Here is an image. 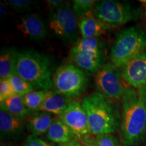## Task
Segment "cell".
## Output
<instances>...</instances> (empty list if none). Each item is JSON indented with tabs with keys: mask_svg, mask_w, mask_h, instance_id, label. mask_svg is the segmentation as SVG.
Listing matches in <instances>:
<instances>
[{
	"mask_svg": "<svg viewBox=\"0 0 146 146\" xmlns=\"http://www.w3.org/2000/svg\"><path fill=\"white\" fill-rule=\"evenodd\" d=\"M121 139L123 146H138L146 135V87H126L123 98Z\"/></svg>",
	"mask_w": 146,
	"mask_h": 146,
	"instance_id": "obj_1",
	"label": "cell"
},
{
	"mask_svg": "<svg viewBox=\"0 0 146 146\" xmlns=\"http://www.w3.org/2000/svg\"><path fill=\"white\" fill-rule=\"evenodd\" d=\"M53 62L50 56L35 50L18 52L15 74L34 89L51 91L53 85Z\"/></svg>",
	"mask_w": 146,
	"mask_h": 146,
	"instance_id": "obj_2",
	"label": "cell"
},
{
	"mask_svg": "<svg viewBox=\"0 0 146 146\" xmlns=\"http://www.w3.org/2000/svg\"><path fill=\"white\" fill-rule=\"evenodd\" d=\"M81 104L87 113L93 135H109L116 131L120 115L110 99L100 92L94 93L85 97Z\"/></svg>",
	"mask_w": 146,
	"mask_h": 146,
	"instance_id": "obj_3",
	"label": "cell"
},
{
	"mask_svg": "<svg viewBox=\"0 0 146 146\" xmlns=\"http://www.w3.org/2000/svg\"><path fill=\"white\" fill-rule=\"evenodd\" d=\"M146 35L137 27H131L120 31L110 51L111 63L120 68L133 58L145 52Z\"/></svg>",
	"mask_w": 146,
	"mask_h": 146,
	"instance_id": "obj_4",
	"label": "cell"
},
{
	"mask_svg": "<svg viewBox=\"0 0 146 146\" xmlns=\"http://www.w3.org/2000/svg\"><path fill=\"white\" fill-rule=\"evenodd\" d=\"M87 83V74L72 64L60 66L53 74L55 92L70 99L81 96L86 89Z\"/></svg>",
	"mask_w": 146,
	"mask_h": 146,
	"instance_id": "obj_5",
	"label": "cell"
},
{
	"mask_svg": "<svg viewBox=\"0 0 146 146\" xmlns=\"http://www.w3.org/2000/svg\"><path fill=\"white\" fill-rule=\"evenodd\" d=\"M93 12L98 19L110 29L129 23L137 14L129 3L113 0L96 1Z\"/></svg>",
	"mask_w": 146,
	"mask_h": 146,
	"instance_id": "obj_6",
	"label": "cell"
},
{
	"mask_svg": "<svg viewBox=\"0 0 146 146\" xmlns=\"http://www.w3.org/2000/svg\"><path fill=\"white\" fill-rule=\"evenodd\" d=\"M49 27L58 37L72 41L78 36V23L74 11L68 3L50 10Z\"/></svg>",
	"mask_w": 146,
	"mask_h": 146,
	"instance_id": "obj_7",
	"label": "cell"
},
{
	"mask_svg": "<svg viewBox=\"0 0 146 146\" xmlns=\"http://www.w3.org/2000/svg\"><path fill=\"white\" fill-rule=\"evenodd\" d=\"M95 82L98 90L109 99L123 98L126 87L119 68L112 63L105 64L96 73Z\"/></svg>",
	"mask_w": 146,
	"mask_h": 146,
	"instance_id": "obj_8",
	"label": "cell"
},
{
	"mask_svg": "<svg viewBox=\"0 0 146 146\" xmlns=\"http://www.w3.org/2000/svg\"><path fill=\"white\" fill-rule=\"evenodd\" d=\"M59 118L78 139L87 141L91 133L88 117L81 104L72 100Z\"/></svg>",
	"mask_w": 146,
	"mask_h": 146,
	"instance_id": "obj_9",
	"label": "cell"
},
{
	"mask_svg": "<svg viewBox=\"0 0 146 146\" xmlns=\"http://www.w3.org/2000/svg\"><path fill=\"white\" fill-rule=\"evenodd\" d=\"M119 69L123 79L131 87H146V52L129 60Z\"/></svg>",
	"mask_w": 146,
	"mask_h": 146,
	"instance_id": "obj_10",
	"label": "cell"
},
{
	"mask_svg": "<svg viewBox=\"0 0 146 146\" xmlns=\"http://www.w3.org/2000/svg\"><path fill=\"white\" fill-rule=\"evenodd\" d=\"M25 121L5 112L0 111V137L1 141H16L25 136Z\"/></svg>",
	"mask_w": 146,
	"mask_h": 146,
	"instance_id": "obj_11",
	"label": "cell"
},
{
	"mask_svg": "<svg viewBox=\"0 0 146 146\" xmlns=\"http://www.w3.org/2000/svg\"><path fill=\"white\" fill-rule=\"evenodd\" d=\"M18 30L29 39L39 41L47 35L46 25L41 17L36 14H29L21 18L17 25Z\"/></svg>",
	"mask_w": 146,
	"mask_h": 146,
	"instance_id": "obj_12",
	"label": "cell"
},
{
	"mask_svg": "<svg viewBox=\"0 0 146 146\" xmlns=\"http://www.w3.org/2000/svg\"><path fill=\"white\" fill-rule=\"evenodd\" d=\"M69 57L78 67L89 72L97 73L105 64V55L103 50L89 54L70 53Z\"/></svg>",
	"mask_w": 146,
	"mask_h": 146,
	"instance_id": "obj_13",
	"label": "cell"
},
{
	"mask_svg": "<svg viewBox=\"0 0 146 146\" xmlns=\"http://www.w3.org/2000/svg\"><path fill=\"white\" fill-rule=\"evenodd\" d=\"M78 29L83 38L99 37L110 28L98 19L91 11L78 21Z\"/></svg>",
	"mask_w": 146,
	"mask_h": 146,
	"instance_id": "obj_14",
	"label": "cell"
},
{
	"mask_svg": "<svg viewBox=\"0 0 146 146\" xmlns=\"http://www.w3.org/2000/svg\"><path fill=\"white\" fill-rule=\"evenodd\" d=\"M54 119L50 113L42 111L31 112L25 120V125L32 135L39 136L46 133Z\"/></svg>",
	"mask_w": 146,
	"mask_h": 146,
	"instance_id": "obj_15",
	"label": "cell"
},
{
	"mask_svg": "<svg viewBox=\"0 0 146 146\" xmlns=\"http://www.w3.org/2000/svg\"><path fill=\"white\" fill-rule=\"evenodd\" d=\"M45 136L49 141L61 144L70 143L74 137L72 131L60 118H54Z\"/></svg>",
	"mask_w": 146,
	"mask_h": 146,
	"instance_id": "obj_16",
	"label": "cell"
},
{
	"mask_svg": "<svg viewBox=\"0 0 146 146\" xmlns=\"http://www.w3.org/2000/svg\"><path fill=\"white\" fill-rule=\"evenodd\" d=\"M71 102L72 99L70 98L51 91L46 100L37 111L46 112L60 116L67 109Z\"/></svg>",
	"mask_w": 146,
	"mask_h": 146,
	"instance_id": "obj_17",
	"label": "cell"
},
{
	"mask_svg": "<svg viewBox=\"0 0 146 146\" xmlns=\"http://www.w3.org/2000/svg\"><path fill=\"white\" fill-rule=\"evenodd\" d=\"M0 106L1 110L5 111L25 122L31 113V111L25 106L23 98L16 94L0 103Z\"/></svg>",
	"mask_w": 146,
	"mask_h": 146,
	"instance_id": "obj_18",
	"label": "cell"
},
{
	"mask_svg": "<svg viewBox=\"0 0 146 146\" xmlns=\"http://www.w3.org/2000/svg\"><path fill=\"white\" fill-rule=\"evenodd\" d=\"M18 52L14 47H4L0 54V78L8 79L15 73Z\"/></svg>",
	"mask_w": 146,
	"mask_h": 146,
	"instance_id": "obj_19",
	"label": "cell"
},
{
	"mask_svg": "<svg viewBox=\"0 0 146 146\" xmlns=\"http://www.w3.org/2000/svg\"><path fill=\"white\" fill-rule=\"evenodd\" d=\"M102 44L99 38H83L77 41L71 48L70 53H89L99 52L102 50Z\"/></svg>",
	"mask_w": 146,
	"mask_h": 146,
	"instance_id": "obj_20",
	"label": "cell"
},
{
	"mask_svg": "<svg viewBox=\"0 0 146 146\" xmlns=\"http://www.w3.org/2000/svg\"><path fill=\"white\" fill-rule=\"evenodd\" d=\"M52 91V90H51ZM51 91H33L22 97L25 106L31 112H36L43 105Z\"/></svg>",
	"mask_w": 146,
	"mask_h": 146,
	"instance_id": "obj_21",
	"label": "cell"
},
{
	"mask_svg": "<svg viewBox=\"0 0 146 146\" xmlns=\"http://www.w3.org/2000/svg\"><path fill=\"white\" fill-rule=\"evenodd\" d=\"M16 95L23 97L33 91L34 87L15 73L8 78Z\"/></svg>",
	"mask_w": 146,
	"mask_h": 146,
	"instance_id": "obj_22",
	"label": "cell"
},
{
	"mask_svg": "<svg viewBox=\"0 0 146 146\" xmlns=\"http://www.w3.org/2000/svg\"><path fill=\"white\" fill-rule=\"evenodd\" d=\"M96 1L94 0H74L73 1V11L77 20L86 15L93 10Z\"/></svg>",
	"mask_w": 146,
	"mask_h": 146,
	"instance_id": "obj_23",
	"label": "cell"
},
{
	"mask_svg": "<svg viewBox=\"0 0 146 146\" xmlns=\"http://www.w3.org/2000/svg\"><path fill=\"white\" fill-rule=\"evenodd\" d=\"M7 3L14 11L24 12L32 9L35 2L31 0H8Z\"/></svg>",
	"mask_w": 146,
	"mask_h": 146,
	"instance_id": "obj_24",
	"label": "cell"
},
{
	"mask_svg": "<svg viewBox=\"0 0 146 146\" xmlns=\"http://www.w3.org/2000/svg\"><path fill=\"white\" fill-rule=\"evenodd\" d=\"M15 92L9 79L0 81V103L15 95Z\"/></svg>",
	"mask_w": 146,
	"mask_h": 146,
	"instance_id": "obj_25",
	"label": "cell"
},
{
	"mask_svg": "<svg viewBox=\"0 0 146 146\" xmlns=\"http://www.w3.org/2000/svg\"><path fill=\"white\" fill-rule=\"evenodd\" d=\"M96 145L98 146H120L117 139L112 134L97 136Z\"/></svg>",
	"mask_w": 146,
	"mask_h": 146,
	"instance_id": "obj_26",
	"label": "cell"
},
{
	"mask_svg": "<svg viewBox=\"0 0 146 146\" xmlns=\"http://www.w3.org/2000/svg\"><path fill=\"white\" fill-rule=\"evenodd\" d=\"M23 146H54L52 144L47 143L44 140L41 139L35 135H30L27 138Z\"/></svg>",
	"mask_w": 146,
	"mask_h": 146,
	"instance_id": "obj_27",
	"label": "cell"
},
{
	"mask_svg": "<svg viewBox=\"0 0 146 146\" xmlns=\"http://www.w3.org/2000/svg\"><path fill=\"white\" fill-rule=\"evenodd\" d=\"M47 3L50 7V10H52L59 8L66 2L64 1H61V0H47Z\"/></svg>",
	"mask_w": 146,
	"mask_h": 146,
	"instance_id": "obj_28",
	"label": "cell"
},
{
	"mask_svg": "<svg viewBox=\"0 0 146 146\" xmlns=\"http://www.w3.org/2000/svg\"><path fill=\"white\" fill-rule=\"evenodd\" d=\"M5 14H6V12H5L4 3L1 1V3H0V15H1V18H4Z\"/></svg>",
	"mask_w": 146,
	"mask_h": 146,
	"instance_id": "obj_29",
	"label": "cell"
},
{
	"mask_svg": "<svg viewBox=\"0 0 146 146\" xmlns=\"http://www.w3.org/2000/svg\"><path fill=\"white\" fill-rule=\"evenodd\" d=\"M69 144H70V146H84L83 144L80 143V142H78V141H76V140H72V141H70V143H69Z\"/></svg>",
	"mask_w": 146,
	"mask_h": 146,
	"instance_id": "obj_30",
	"label": "cell"
},
{
	"mask_svg": "<svg viewBox=\"0 0 146 146\" xmlns=\"http://www.w3.org/2000/svg\"><path fill=\"white\" fill-rule=\"evenodd\" d=\"M0 146H18V145H13V144H12L10 143H5V142H3L2 143V142H1Z\"/></svg>",
	"mask_w": 146,
	"mask_h": 146,
	"instance_id": "obj_31",
	"label": "cell"
},
{
	"mask_svg": "<svg viewBox=\"0 0 146 146\" xmlns=\"http://www.w3.org/2000/svg\"><path fill=\"white\" fill-rule=\"evenodd\" d=\"M139 2L142 5H143V8H146V0H139Z\"/></svg>",
	"mask_w": 146,
	"mask_h": 146,
	"instance_id": "obj_32",
	"label": "cell"
},
{
	"mask_svg": "<svg viewBox=\"0 0 146 146\" xmlns=\"http://www.w3.org/2000/svg\"><path fill=\"white\" fill-rule=\"evenodd\" d=\"M60 146H70V144H69V143H65V144H61Z\"/></svg>",
	"mask_w": 146,
	"mask_h": 146,
	"instance_id": "obj_33",
	"label": "cell"
},
{
	"mask_svg": "<svg viewBox=\"0 0 146 146\" xmlns=\"http://www.w3.org/2000/svg\"><path fill=\"white\" fill-rule=\"evenodd\" d=\"M88 146H98L96 144H94V143H90Z\"/></svg>",
	"mask_w": 146,
	"mask_h": 146,
	"instance_id": "obj_34",
	"label": "cell"
}]
</instances>
